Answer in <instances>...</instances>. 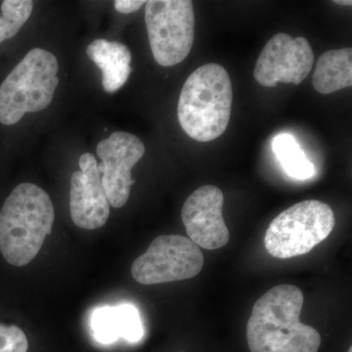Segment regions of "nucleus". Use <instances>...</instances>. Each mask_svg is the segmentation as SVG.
I'll use <instances>...</instances> for the list:
<instances>
[{
	"label": "nucleus",
	"mask_w": 352,
	"mask_h": 352,
	"mask_svg": "<svg viewBox=\"0 0 352 352\" xmlns=\"http://www.w3.org/2000/svg\"><path fill=\"white\" fill-rule=\"evenodd\" d=\"M303 294L293 285H279L254 302L247 324L251 352H318L321 336L300 321Z\"/></svg>",
	"instance_id": "1"
},
{
	"label": "nucleus",
	"mask_w": 352,
	"mask_h": 352,
	"mask_svg": "<svg viewBox=\"0 0 352 352\" xmlns=\"http://www.w3.org/2000/svg\"><path fill=\"white\" fill-rule=\"evenodd\" d=\"M54 219V207L43 189L32 183L18 185L0 210V252L7 263L18 267L31 263Z\"/></svg>",
	"instance_id": "2"
},
{
	"label": "nucleus",
	"mask_w": 352,
	"mask_h": 352,
	"mask_svg": "<svg viewBox=\"0 0 352 352\" xmlns=\"http://www.w3.org/2000/svg\"><path fill=\"white\" fill-rule=\"evenodd\" d=\"M233 92L230 76L219 64L199 67L183 85L177 117L185 133L199 142H210L226 131Z\"/></svg>",
	"instance_id": "3"
},
{
	"label": "nucleus",
	"mask_w": 352,
	"mask_h": 352,
	"mask_svg": "<svg viewBox=\"0 0 352 352\" xmlns=\"http://www.w3.org/2000/svg\"><path fill=\"white\" fill-rule=\"evenodd\" d=\"M58 69L57 58L50 51H30L0 85V122L12 126L25 113L47 108L59 83Z\"/></svg>",
	"instance_id": "4"
},
{
	"label": "nucleus",
	"mask_w": 352,
	"mask_h": 352,
	"mask_svg": "<svg viewBox=\"0 0 352 352\" xmlns=\"http://www.w3.org/2000/svg\"><path fill=\"white\" fill-rule=\"evenodd\" d=\"M335 223V214L327 204L317 200L300 201L271 221L264 245L273 258L303 256L327 239Z\"/></svg>",
	"instance_id": "5"
},
{
	"label": "nucleus",
	"mask_w": 352,
	"mask_h": 352,
	"mask_svg": "<svg viewBox=\"0 0 352 352\" xmlns=\"http://www.w3.org/2000/svg\"><path fill=\"white\" fill-rule=\"evenodd\" d=\"M145 23L157 64L173 67L186 59L194 43L195 13L189 0L146 1Z\"/></svg>",
	"instance_id": "6"
},
{
	"label": "nucleus",
	"mask_w": 352,
	"mask_h": 352,
	"mask_svg": "<svg viewBox=\"0 0 352 352\" xmlns=\"http://www.w3.org/2000/svg\"><path fill=\"white\" fill-rule=\"evenodd\" d=\"M204 263L201 248L189 238L162 235L155 238L145 254L134 261L131 274L142 285L170 283L196 277Z\"/></svg>",
	"instance_id": "7"
},
{
	"label": "nucleus",
	"mask_w": 352,
	"mask_h": 352,
	"mask_svg": "<svg viewBox=\"0 0 352 352\" xmlns=\"http://www.w3.org/2000/svg\"><path fill=\"white\" fill-rule=\"evenodd\" d=\"M314 53L302 36L275 34L259 55L254 76L263 87H274L278 82L300 85L311 71Z\"/></svg>",
	"instance_id": "8"
},
{
	"label": "nucleus",
	"mask_w": 352,
	"mask_h": 352,
	"mask_svg": "<svg viewBox=\"0 0 352 352\" xmlns=\"http://www.w3.org/2000/svg\"><path fill=\"white\" fill-rule=\"evenodd\" d=\"M96 153L101 160L98 170L109 204L116 208L124 207L135 183L131 170L144 156V144L133 134L116 131L98 143Z\"/></svg>",
	"instance_id": "9"
},
{
	"label": "nucleus",
	"mask_w": 352,
	"mask_h": 352,
	"mask_svg": "<svg viewBox=\"0 0 352 352\" xmlns=\"http://www.w3.org/2000/svg\"><path fill=\"white\" fill-rule=\"evenodd\" d=\"M224 197L214 185H204L191 194L183 205L182 217L189 239L199 248L220 249L230 239L223 219Z\"/></svg>",
	"instance_id": "10"
},
{
	"label": "nucleus",
	"mask_w": 352,
	"mask_h": 352,
	"mask_svg": "<svg viewBox=\"0 0 352 352\" xmlns=\"http://www.w3.org/2000/svg\"><path fill=\"white\" fill-rule=\"evenodd\" d=\"M80 170L72 176L69 210L74 223L80 228L94 230L107 222L109 204L98 164L94 155L85 153L80 159Z\"/></svg>",
	"instance_id": "11"
},
{
	"label": "nucleus",
	"mask_w": 352,
	"mask_h": 352,
	"mask_svg": "<svg viewBox=\"0 0 352 352\" xmlns=\"http://www.w3.org/2000/svg\"><path fill=\"white\" fill-rule=\"evenodd\" d=\"M95 339L103 344H112L122 338L138 342L144 335L138 310L131 305L97 308L91 317Z\"/></svg>",
	"instance_id": "12"
},
{
	"label": "nucleus",
	"mask_w": 352,
	"mask_h": 352,
	"mask_svg": "<svg viewBox=\"0 0 352 352\" xmlns=\"http://www.w3.org/2000/svg\"><path fill=\"white\" fill-rule=\"evenodd\" d=\"M87 55L103 75V88L115 94L124 87L131 73V53L126 45L99 38L88 45Z\"/></svg>",
	"instance_id": "13"
},
{
	"label": "nucleus",
	"mask_w": 352,
	"mask_h": 352,
	"mask_svg": "<svg viewBox=\"0 0 352 352\" xmlns=\"http://www.w3.org/2000/svg\"><path fill=\"white\" fill-rule=\"evenodd\" d=\"M312 85L321 94H330L352 85L351 47L329 50L317 61Z\"/></svg>",
	"instance_id": "14"
},
{
	"label": "nucleus",
	"mask_w": 352,
	"mask_h": 352,
	"mask_svg": "<svg viewBox=\"0 0 352 352\" xmlns=\"http://www.w3.org/2000/svg\"><path fill=\"white\" fill-rule=\"evenodd\" d=\"M272 150L289 177L305 180L314 175V164L291 134H280L273 139Z\"/></svg>",
	"instance_id": "15"
},
{
	"label": "nucleus",
	"mask_w": 352,
	"mask_h": 352,
	"mask_svg": "<svg viewBox=\"0 0 352 352\" xmlns=\"http://www.w3.org/2000/svg\"><path fill=\"white\" fill-rule=\"evenodd\" d=\"M34 9L31 0H4L0 16V43L13 38L25 24Z\"/></svg>",
	"instance_id": "16"
},
{
	"label": "nucleus",
	"mask_w": 352,
	"mask_h": 352,
	"mask_svg": "<svg viewBox=\"0 0 352 352\" xmlns=\"http://www.w3.org/2000/svg\"><path fill=\"white\" fill-rule=\"evenodd\" d=\"M29 342L18 326L0 324V352H27Z\"/></svg>",
	"instance_id": "17"
},
{
	"label": "nucleus",
	"mask_w": 352,
	"mask_h": 352,
	"mask_svg": "<svg viewBox=\"0 0 352 352\" xmlns=\"http://www.w3.org/2000/svg\"><path fill=\"white\" fill-rule=\"evenodd\" d=\"M146 1L143 0H117L115 1V8L118 12L122 14H129L139 10Z\"/></svg>",
	"instance_id": "18"
},
{
	"label": "nucleus",
	"mask_w": 352,
	"mask_h": 352,
	"mask_svg": "<svg viewBox=\"0 0 352 352\" xmlns=\"http://www.w3.org/2000/svg\"><path fill=\"white\" fill-rule=\"evenodd\" d=\"M333 3L342 4V6H351L352 2L351 1V0H335V1H333Z\"/></svg>",
	"instance_id": "19"
},
{
	"label": "nucleus",
	"mask_w": 352,
	"mask_h": 352,
	"mask_svg": "<svg viewBox=\"0 0 352 352\" xmlns=\"http://www.w3.org/2000/svg\"><path fill=\"white\" fill-rule=\"evenodd\" d=\"M349 352H352V349H351H351H349Z\"/></svg>",
	"instance_id": "20"
}]
</instances>
